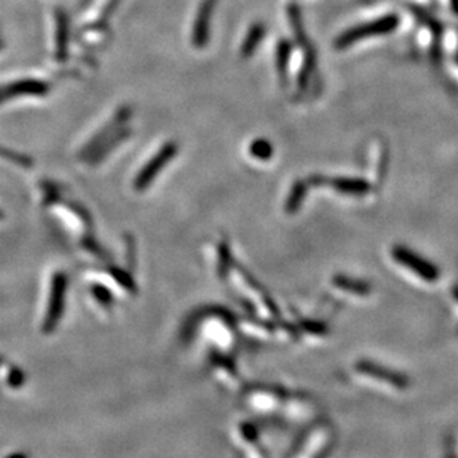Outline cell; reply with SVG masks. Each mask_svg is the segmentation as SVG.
Returning <instances> with one entry per match:
<instances>
[{
    "mask_svg": "<svg viewBox=\"0 0 458 458\" xmlns=\"http://www.w3.org/2000/svg\"><path fill=\"white\" fill-rule=\"evenodd\" d=\"M290 53H291V43L288 40H281L279 44H277L276 64H277V70H279L281 79L283 80L286 77V67H288Z\"/></svg>",
    "mask_w": 458,
    "mask_h": 458,
    "instance_id": "11",
    "label": "cell"
},
{
    "mask_svg": "<svg viewBox=\"0 0 458 458\" xmlns=\"http://www.w3.org/2000/svg\"><path fill=\"white\" fill-rule=\"evenodd\" d=\"M215 5H217V0H202L199 11H197L194 25H193V36H192L193 47L197 49H203L206 44H208L209 27H211V20H212Z\"/></svg>",
    "mask_w": 458,
    "mask_h": 458,
    "instance_id": "4",
    "label": "cell"
},
{
    "mask_svg": "<svg viewBox=\"0 0 458 458\" xmlns=\"http://www.w3.org/2000/svg\"><path fill=\"white\" fill-rule=\"evenodd\" d=\"M451 6L454 9V12L458 15V0H451Z\"/></svg>",
    "mask_w": 458,
    "mask_h": 458,
    "instance_id": "17",
    "label": "cell"
},
{
    "mask_svg": "<svg viewBox=\"0 0 458 458\" xmlns=\"http://www.w3.org/2000/svg\"><path fill=\"white\" fill-rule=\"evenodd\" d=\"M64 292H66V277L62 275H57L53 277L49 310L47 314V322L43 323V332H51L53 327H55V323H58L62 311V303H64Z\"/></svg>",
    "mask_w": 458,
    "mask_h": 458,
    "instance_id": "5",
    "label": "cell"
},
{
    "mask_svg": "<svg viewBox=\"0 0 458 458\" xmlns=\"http://www.w3.org/2000/svg\"><path fill=\"white\" fill-rule=\"evenodd\" d=\"M8 458H27V457L23 455V454H15V455H11V457H8Z\"/></svg>",
    "mask_w": 458,
    "mask_h": 458,
    "instance_id": "18",
    "label": "cell"
},
{
    "mask_svg": "<svg viewBox=\"0 0 458 458\" xmlns=\"http://www.w3.org/2000/svg\"><path fill=\"white\" fill-rule=\"evenodd\" d=\"M3 48V42L2 40H0V49H2Z\"/></svg>",
    "mask_w": 458,
    "mask_h": 458,
    "instance_id": "21",
    "label": "cell"
},
{
    "mask_svg": "<svg viewBox=\"0 0 458 458\" xmlns=\"http://www.w3.org/2000/svg\"><path fill=\"white\" fill-rule=\"evenodd\" d=\"M119 3H120V0H109V2H107V5H105V8H104V11H103V20H107V18H109L114 12V9L118 8Z\"/></svg>",
    "mask_w": 458,
    "mask_h": 458,
    "instance_id": "16",
    "label": "cell"
},
{
    "mask_svg": "<svg viewBox=\"0 0 458 458\" xmlns=\"http://www.w3.org/2000/svg\"><path fill=\"white\" fill-rule=\"evenodd\" d=\"M305 193V183H297L292 188V193L290 196V201H288V209L290 212H294L295 209L298 208V205L301 203L303 196Z\"/></svg>",
    "mask_w": 458,
    "mask_h": 458,
    "instance_id": "15",
    "label": "cell"
},
{
    "mask_svg": "<svg viewBox=\"0 0 458 458\" xmlns=\"http://www.w3.org/2000/svg\"><path fill=\"white\" fill-rule=\"evenodd\" d=\"M264 33H266V29L263 24H255L251 27V30L244 40V44H242V51H240L242 57L246 58V57L253 55V52L257 49L258 43L263 40Z\"/></svg>",
    "mask_w": 458,
    "mask_h": 458,
    "instance_id": "10",
    "label": "cell"
},
{
    "mask_svg": "<svg viewBox=\"0 0 458 458\" xmlns=\"http://www.w3.org/2000/svg\"><path fill=\"white\" fill-rule=\"evenodd\" d=\"M177 153H178V146L175 142H166V144L156 153V156L150 159L146 166L140 170L136 181H133L136 190L137 192L146 190V188L155 181V178L157 177L160 170L168 165V162L174 156H177Z\"/></svg>",
    "mask_w": 458,
    "mask_h": 458,
    "instance_id": "2",
    "label": "cell"
},
{
    "mask_svg": "<svg viewBox=\"0 0 458 458\" xmlns=\"http://www.w3.org/2000/svg\"><path fill=\"white\" fill-rule=\"evenodd\" d=\"M290 18H291V24L295 30V36H297L298 42L303 44V47L307 49L310 48L307 44V38H305V33L303 29V23H301V15L298 11V6H290Z\"/></svg>",
    "mask_w": 458,
    "mask_h": 458,
    "instance_id": "13",
    "label": "cell"
},
{
    "mask_svg": "<svg viewBox=\"0 0 458 458\" xmlns=\"http://www.w3.org/2000/svg\"><path fill=\"white\" fill-rule=\"evenodd\" d=\"M398 24H399V18L396 15H385L377 21L368 23L364 25H357L355 27V29L347 30L337 39L335 47L338 49H344L357 40L374 38V36L389 34L396 29Z\"/></svg>",
    "mask_w": 458,
    "mask_h": 458,
    "instance_id": "1",
    "label": "cell"
},
{
    "mask_svg": "<svg viewBox=\"0 0 458 458\" xmlns=\"http://www.w3.org/2000/svg\"><path fill=\"white\" fill-rule=\"evenodd\" d=\"M48 85L40 80L36 79H25L20 80V82H14L8 85L0 91V101H5L8 98H15V97H42L48 94Z\"/></svg>",
    "mask_w": 458,
    "mask_h": 458,
    "instance_id": "6",
    "label": "cell"
},
{
    "mask_svg": "<svg viewBox=\"0 0 458 458\" xmlns=\"http://www.w3.org/2000/svg\"><path fill=\"white\" fill-rule=\"evenodd\" d=\"M89 2H91V0H82V6H86Z\"/></svg>",
    "mask_w": 458,
    "mask_h": 458,
    "instance_id": "19",
    "label": "cell"
},
{
    "mask_svg": "<svg viewBox=\"0 0 458 458\" xmlns=\"http://www.w3.org/2000/svg\"><path fill=\"white\" fill-rule=\"evenodd\" d=\"M251 155L257 159L267 160L273 155V147L270 142L266 140H255L253 144H251Z\"/></svg>",
    "mask_w": 458,
    "mask_h": 458,
    "instance_id": "14",
    "label": "cell"
},
{
    "mask_svg": "<svg viewBox=\"0 0 458 458\" xmlns=\"http://www.w3.org/2000/svg\"><path fill=\"white\" fill-rule=\"evenodd\" d=\"M0 157H3L6 160H11L12 164H15L16 166H21V168H25V169H30L33 166V160L29 156H25V155H23V153H18L15 150L2 147V146H0Z\"/></svg>",
    "mask_w": 458,
    "mask_h": 458,
    "instance_id": "12",
    "label": "cell"
},
{
    "mask_svg": "<svg viewBox=\"0 0 458 458\" xmlns=\"http://www.w3.org/2000/svg\"><path fill=\"white\" fill-rule=\"evenodd\" d=\"M331 184L335 190L346 194H365L370 190V184L356 178H335L331 179Z\"/></svg>",
    "mask_w": 458,
    "mask_h": 458,
    "instance_id": "9",
    "label": "cell"
},
{
    "mask_svg": "<svg viewBox=\"0 0 458 458\" xmlns=\"http://www.w3.org/2000/svg\"><path fill=\"white\" fill-rule=\"evenodd\" d=\"M57 18V48H55V58L60 62H64L68 57V42H70V23L68 15L62 8L55 11Z\"/></svg>",
    "mask_w": 458,
    "mask_h": 458,
    "instance_id": "7",
    "label": "cell"
},
{
    "mask_svg": "<svg viewBox=\"0 0 458 458\" xmlns=\"http://www.w3.org/2000/svg\"><path fill=\"white\" fill-rule=\"evenodd\" d=\"M131 114H132V110H131V107H128V105H125V107H122V109H119V112L114 114V118L109 123H107L100 132H97L94 138L82 149V151H80L79 156L85 159V160L91 157L94 153L104 144V142H107L114 136L116 132H119L122 128H125V123H127L131 119Z\"/></svg>",
    "mask_w": 458,
    "mask_h": 458,
    "instance_id": "3",
    "label": "cell"
},
{
    "mask_svg": "<svg viewBox=\"0 0 458 458\" xmlns=\"http://www.w3.org/2000/svg\"><path fill=\"white\" fill-rule=\"evenodd\" d=\"M3 218V212L2 211H0V220H2Z\"/></svg>",
    "mask_w": 458,
    "mask_h": 458,
    "instance_id": "20",
    "label": "cell"
},
{
    "mask_svg": "<svg viewBox=\"0 0 458 458\" xmlns=\"http://www.w3.org/2000/svg\"><path fill=\"white\" fill-rule=\"evenodd\" d=\"M129 137H131V129L122 128L119 132H116L109 141L104 142V144L100 149H98L91 157L88 159V162H91V165H98L103 159H105L107 156L110 155L113 149L119 147L122 142L127 141V138H129Z\"/></svg>",
    "mask_w": 458,
    "mask_h": 458,
    "instance_id": "8",
    "label": "cell"
}]
</instances>
